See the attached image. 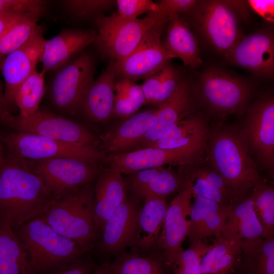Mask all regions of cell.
Here are the masks:
<instances>
[{"instance_id": "obj_10", "label": "cell", "mask_w": 274, "mask_h": 274, "mask_svg": "<svg viewBox=\"0 0 274 274\" xmlns=\"http://www.w3.org/2000/svg\"><path fill=\"white\" fill-rule=\"evenodd\" d=\"M199 91L206 105L222 118L242 112L251 93L249 86L244 80L216 68L203 73Z\"/></svg>"}, {"instance_id": "obj_37", "label": "cell", "mask_w": 274, "mask_h": 274, "mask_svg": "<svg viewBox=\"0 0 274 274\" xmlns=\"http://www.w3.org/2000/svg\"><path fill=\"white\" fill-rule=\"evenodd\" d=\"M254 211L263 232L264 238L273 237L274 189L265 181L251 191Z\"/></svg>"}, {"instance_id": "obj_9", "label": "cell", "mask_w": 274, "mask_h": 274, "mask_svg": "<svg viewBox=\"0 0 274 274\" xmlns=\"http://www.w3.org/2000/svg\"><path fill=\"white\" fill-rule=\"evenodd\" d=\"M26 161L42 179L53 199L80 188L92 181L99 171L96 162L71 158Z\"/></svg>"}, {"instance_id": "obj_47", "label": "cell", "mask_w": 274, "mask_h": 274, "mask_svg": "<svg viewBox=\"0 0 274 274\" xmlns=\"http://www.w3.org/2000/svg\"><path fill=\"white\" fill-rule=\"evenodd\" d=\"M251 7L263 18L273 22V1H248Z\"/></svg>"}, {"instance_id": "obj_13", "label": "cell", "mask_w": 274, "mask_h": 274, "mask_svg": "<svg viewBox=\"0 0 274 274\" xmlns=\"http://www.w3.org/2000/svg\"><path fill=\"white\" fill-rule=\"evenodd\" d=\"M241 134L250 151L265 168L274 166V100L271 97L259 100L249 109Z\"/></svg>"}, {"instance_id": "obj_4", "label": "cell", "mask_w": 274, "mask_h": 274, "mask_svg": "<svg viewBox=\"0 0 274 274\" xmlns=\"http://www.w3.org/2000/svg\"><path fill=\"white\" fill-rule=\"evenodd\" d=\"M93 200L90 189L79 188L53 199L46 211L38 218L87 251L93 246L97 232Z\"/></svg>"}, {"instance_id": "obj_18", "label": "cell", "mask_w": 274, "mask_h": 274, "mask_svg": "<svg viewBox=\"0 0 274 274\" xmlns=\"http://www.w3.org/2000/svg\"><path fill=\"white\" fill-rule=\"evenodd\" d=\"M194 110L190 88L185 81L180 80L173 94L156 109L154 124L130 151L150 147L175 123L193 114Z\"/></svg>"}, {"instance_id": "obj_38", "label": "cell", "mask_w": 274, "mask_h": 274, "mask_svg": "<svg viewBox=\"0 0 274 274\" xmlns=\"http://www.w3.org/2000/svg\"><path fill=\"white\" fill-rule=\"evenodd\" d=\"M212 245L203 240L191 242L190 247L183 249L171 265L174 274H202L201 261Z\"/></svg>"}, {"instance_id": "obj_54", "label": "cell", "mask_w": 274, "mask_h": 274, "mask_svg": "<svg viewBox=\"0 0 274 274\" xmlns=\"http://www.w3.org/2000/svg\"><path fill=\"white\" fill-rule=\"evenodd\" d=\"M224 274H231V272H230V273H224Z\"/></svg>"}, {"instance_id": "obj_5", "label": "cell", "mask_w": 274, "mask_h": 274, "mask_svg": "<svg viewBox=\"0 0 274 274\" xmlns=\"http://www.w3.org/2000/svg\"><path fill=\"white\" fill-rule=\"evenodd\" d=\"M167 22V19L157 13L134 19L122 18L117 12L109 16L98 15L95 43L105 57L119 62L139 46L151 30Z\"/></svg>"}, {"instance_id": "obj_29", "label": "cell", "mask_w": 274, "mask_h": 274, "mask_svg": "<svg viewBox=\"0 0 274 274\" xmlns=\"http://www.w3.org/2000/svg\"><path fill=\"white\" fill-rule=\"evenodd\" d=\"M242 242L223 235L215 237L214 244L202 258V274L230 273L242 255Z\"/></svg>"}, {"instance_id": "obj_34", "label": "cell", "mask_w": 274, "mask_h": 274, "mask_svg": "<svg viewBox=\"0 0 274 274\" xmlns=\"http://www.w3.org/2000/svg\"><path fill=\"white\" fill-rule=\"evenodd\" d=\"M45 74L35 70L22 84L17 92L15 105L22 116H27L36 112L45 92Z\"/></svg>"}, {"instance_id": "obj_40", "label": "cell", "mask_w": 274, "mask_h": 274, "mask_svg": "<svg viewBox=\"0 0 274 274\" xmlns=\"http://www.w3.org/2000/svg\"><path fill=\"white\" fill-rule=\"evenodd\" d=\"M185 174L191 180L192 197H200L223 204H231L234 202L228 196L195 175L190 169Z\"/></svg>"}, {"instance_id": "obj_19", "label": "cell", "mask_w": 274, "mask_h": 274, "mask_svg": "<svg viewBox=\"0 0 274 274\" xmlns=\"http://www.w3.org/2000/svg\"><path fill=\"white\" fill-rule=\"evenodd\" d=\"M140 211L134 202L126 198L106 222L100 248L115 252L132 244L137 237Z\"/></svg>"}, {"instance_id": "obj_2", "label": "cell", "mask_w": 274, "mask_h": 274, "mask_svg": "<svg viewBox=\"0 0 274 274\" xmlns=\"http://www.w3.org/2000/svg\"><path fill=\"white\" fill-rule=\"evenodd\" d=\"M204 159L227 182L236 200L264 181L240 131L222 123L210 130Z\"/></svg>"}, {"instance_id": "obj_6", "label": "cell", "mask_w": 274, "mask_h": 274, "mask_svg": "<svg viewBox=\"0 0 274 274\" xmlns=\"http://www.w3.org/2000/svg\"><path fill=\"white\" fill-rule=\"evenodd\" d=\"M1 140L7 146L10 155L26 161L71 158L96 163L105 157L102 152L91 146L32 133L15 131L6 134Z\"/></svg>"}, {"instance_id": "obj_31", "label": "cell", "mask_w": 274, "mask_h": 274, "mask_svg": "<svg viewBox=\"0 0 274 274\" xmlns=\"http://www.w3.org/2000/svg\"><path fill=\"white\" fill-rule=\"evenodd\" d=\"M138 220L137 240L142 247L153 245L160 233L168 205L165 197L148 196L145 197Z\"/></svg>"}, {"instance_id": "obj_11", "label": "cell", "mask_w": 274, "mask_h": 274, "mask_svg": "<svg viewBox=\"0 0 274 274\" xmlns=\"http://www.w3.org/2000/svg\"><path fill=\"white\" fill-rule=\"evenodd\" d=\"M94 62L82 54L68 63L54 78L50 87L52 102L59 109L74 112L80 108L87 90L93 82Z\"/></svg>"}, {"instance_id": "obj_27", "label": "cell", "mask_w": 274, "mask_h": 274, "mask_svg": "<svg viewBox=\"0 0 274 274\" xmlns=\"http://www.w3.org/2000/svg\"><path fill=\"white\" fill-rule=\"evenodd\" d=\"M221 233L244 242L263 237V232L254 211L251 193L232 203Z\"/></svg>"}, {"instance_id": "obj_3", "label": "cell", "mask_w": 274, "mask_h": 274, "mask_svg": "<svg viewBox=\"0 0 274 274\" xmlns=\"http://www.w3.org/2000/svg\"><path fill=\"white\" fill-rule=\"evenodd\" d=\"M13 230L27 254L32 273L52 271L76 262L86 252L38 218Z\"/></svg>"}, {"instance_id": "obj_33", "label": "cell", "mask_w": 274, "mask_h": 274, "mask_svg": "<svg viewBox=\"0 0 274 274\" xmlns=\"http://www.w3.org/2000/svg\"><path fill=\"white\" fill-rule=\"evenodd\" d=\"M115 89L113 115L119 118L126 119L146 104L141 86L129 79L116 80Z\"/></svg>"}, {"instance_id": "obj_36", "label": "cell", "mask_w": 274, "mask_h": 274, "mask_svg": "<svg viewBox=\"0 0 274 274\" xmlns=\"http://www.w3.org/2000/svg\"><path fill=\"white\" fill-rule=\"evenodd\" d=\"M109 274H165L161 260L124 254L105 267Z\"/></svg>"}, {"instance_id": "obj_17", "label": "cell", "mask_w": 274, "mask_h": 274, "mask_svg": "<svg viewBox=\"0 0 274 274\" xmlns=\"http://www.w3.org/2000/svg\"><path fill=\"white\" fill-rule=\"evenodd\" d=\"M235 65L260 76L272 75L274 69V42L265 31L251 34L239 39L227 55Z\"/></svg>"}, {"instance_id": "obj_7", "label": "cell", "mask_w": 274, "mask_h": 274, "mask_svg": "<svg viewBox=\"0 0 274 274\" xmlns=\"http://www.w3.org/2000/svg\"><path fill=\"white\" fill-rule=\"evenodd\" d=\"M0 118L16 131L94 148L98 143L96 137L81 125L47 110L39 109L25 117L19 114L13 116L6 112Z\"/></svg>"}, {"instance_id": "obj_16", "label": "cell", "mask_w": 274, "mask_h": 274, "mask_svg": "<svg viewBox=\"0 0 274 274\" xmlns=\"http://www.w3.org/2000/svg\"><path fill=\"white\" fill-rule=\"evenodd\" d=\"M163 25L151 30L139 46L124 59L115 62L116 78L132 81L145 79L175 58L160 41Z\"/></svg>"}, {"instance_id": "obj_46", "label": "cell", "mask_w": 274, "mask_h": 274, "mask_svg": "<svg viewBox=\"0 0 274 274\" xmlns=\"http://www.w3.org/2000/svg\"><path fill=\"white\" fill-rule=\"evenodd\" d=\"M162 68L146 78L143 83L140 85L146 104H153L161 81Z\"/></svg>"}, {"instance_id": "obj_14", "label": "cell", "mask_w": 274, "mask_h": 274, "mask_svg": "<svg viewBox=\"0 0 274 274\" xmlns=\"http://www.w3.org/2000/svg\"><path fill=\"white\" fill-rule=\"evenodd\" d=\"M183 178V185L168 206L161 231L156 242L163 251L164 263L170 266L183 249L182 245L188 236L190 225L187 218L192 197V183L188 175H184Z\"/></svg>"}, {"instance_id": "obj_45", "label": "cell", "mask_w": 274, "mask_h": 274, "mask_svg": "<svg viewBox=\"0 0 274 274\" xmlns=\"http://www.w3.org/2000/svg\"><path fill=\"white\" fill-rule=\"evenodd\" d=\"M198 3L195 0H162L157 3L158 10L156 13L168 20L170 16L194 9Z\"/></svg>"}, {"instance_id": "obj_24", "label": "cell", "mask_w": 274, "mask_h": 274, "mask_svg": "<svg viewBox=\"0 0 274 274\" xmlns=\"http://www.w3.org/2000/svg\"><path fill=\"white\" fill-rule=\"evenodd\" d=\"M116 78L115 62L111 60L108 67L93 81L83 98L80 107L91 119L102 122L113 115Z\"/></svg>"}, {"instance_id": "obj_51", "label": "cell", "mask_w": 274, "mask_h": 274, "mask_svg": "<svg viewBox=\"0 0 274 274\" xmlns=\"http://www.w3.org/2000/svg\"><path fill=\"white\" fill-rule=\"evenodd\" d=\"M93 274H109L106 269L104 268H99L97 269Z\"/></svg>"}, {"instance_id": "obj_12", "label": "cell", "mask_w": 274, "mask_h": 274, "mask_svg": "<svg viewBox=\"0 0 274 274\" xmlns=\"http://www.w3.org/2000/svg\"><path fill=\"white\" fill-rule=\"evenodd\" d=\"M204 158V150L148 147L129 152L111 154L107 158L110 167L121 174H130L166 164L185 166Z\"/></svg>"}, {"instance_id": "obj_20", "label": "cell", "mask_w": 274, "mask_h": 274, "mask_svg": "<svg viewBox=\"0 0 274 274\" xmlns=\"http://www.w3.org/2000/svg\"><path fill=\"white\" fill-rule=\"evenodd\" d=\"M97 32L67 29L46 41L40 61L44 74L63 66L69 59L86 46L95 43Z\"/></svg>"}, {"instance_id": "obj_32", "label": "cell", "mask_w": 274, "mask_h": 274, "mask_svg": "<svg viewBox=\"0 0 274 274\" xmlns=\"http://www.w3.org/2000/svg\"><path fill=\"white\" fill-rule=\"evenodd\" d=\"M242 255L255 274H274L273 237L243 242Z\"/></svg>"}, {"instance_id": "obj_15", "label": "cell", "mask_w": 274, "mask_h": 274, "mask_svg": "<svg viewBox=\"0 0 274 274\" xmlns=\"http://www.w3.org/2000/svg\"><path fill=\"white\" fill-rule=\"evenodd\" d=\"M46 41L39 26L24 44L4 58L1 70L5 81L4 102L7 110L8 107L15 105V96L20 86L36 70Z\"/></svg>"}, {"instance_id": "obj_28", "label": "cell", "mask_w": 274, "mask_h": 274, "mask_svg": "<svg viewBox=\"0 0 274 274\" xmlns=\"http://www.w3.org/2000/svg\"><path fill=\"white\" fill-rule=\"evenodd\" d=\"M165 44V48L176 58L182 60L185 65L192 68L199 67L202 61L200 56L197 40L178 14L170 16Z\"/></svg>"}, {"instance_id": "obj_44", "label": "cell", "mask_w": 274, "mask_h": 274, "mask_svg": "<svg viewBox=\"0 0 274 274\" xmlns=\"http://www.w3.org/2000/svg\"><path fill=\"white\" fill-rule=\"evenodd\" d=\"M46 2L38 0H0V13L20 11L40 17L45 11Z\"/></svg>"}, {"instance_id": "obj_50", "label": "cell", "mask_w": 274, "mask_h": 274, "mask_svg": "<svg viewBox=\"0 0 274 274\" xmlns=\"http://www.w3.org/2000/svg\"><path fill=\"white\" fill-rule=\"evenodd\" d=\"M0 109L2 111L3 113L8 112L4 105V91H3V85L0 81Z\"/></svg>"}, {"instance_id": "obj_26", "label": "cell", "mask_w": 274, "mask_h": 274, "mask_svg": "<svg viewBox=\"0 0 274 274\" xmlns=\"http://www.w3.org/2000/svg\"><path fill=\"white\" fill-rule=\"evenodd\" d=\"M129 184L144 198L148 196L165 197L181 189L183 178L168 168L158 166L130 174Z\"/></svg>"}, {"instance_id": "obj_35", "label": "cell", "mask_w": 274, "mask_h": 274, "mask_svg": "<svg viewBox=\"0 0 274 274\" xmlns=\"http://www.w3.org/2000/svg\"><path fill=\"white\" fill-rule=\"evenodd\" d=\"M40 16L27 14L16 21L0 39V59L24 44L39 27Z\"/></svg>"}, {"instance_id": "obj_1", "label": "cell", "mask_w": 274, "mask_h": 274, "mask_svg": "<svg viewBox=\"0 0 274 274\" xmlns=\"http://www.w3.org/2000/svg\"><path fill=\"white\" fill-rule=\"evenodd\" d=\"M53 199L26 161L5 157L0 163V220L14 229L42 215Z\"/></svg>"}, {"instance_id": "obj_49", "label": "cell", "mask_w": 274, "mask_h": 274, "mask_svg": "<svg viewBox=\"0 0 274 274\" xmlns=\"http://www.w3.org/2000/svg\"><path fill=\"white\" fill-rule=\"evenodd\" d=\"M89 270L88 264L77 261L53 270L49 274H89Z\"/></svg>"}, {"instance_id": "obj_22", "label": "cell", "mask_w": 274, "mask_h": 274, "mask_svg": "<svg viewBox=\"0 0 274 274\" xmlns=\"http://www.w3.org/2000/svg\"><path fill=\"white\" fill-rule=\"evenodd\" d=\"M126 188L121 174L112 167L99 175L94 188V217L97 230L102 231L107 220L127 198Z\"/></svg>"}, {"instance_id": "obj_48", "label": "cell", "mask_w": 274, "mask_h": 274, "mask_svg": "<svg viewBox=\"0 0 274 274\" xmlns=\"http://www.w3.org/2000/svg\"><path fill=\"white\" fill-rule=\"evenodd\" d=\"M27 14L29 13L15 11L0 13V39L11 25Z\"/></svg>"}, {"instance_id": "obj_42", "label": "cell", "mask_w": 274, "mask_h": 274, "mask_svg": "<svg viewBox=\"0 0 274 274\" xmlns=\"http://www.w3.org/2000/svg\"><path fill=\"white\" fill-rule=\"evenodd\" d=\"M65 6L76 15L88 17L107 10L116 4L112 0H72L64 2Z\"/></svg>"}, {"instance_id": "obj_30", "label": "cell", "mask_w": 274, "mask_h": 274, "mask_svg": "<svg viewBox=\"0 0 274 274\" xmlns=\"http://www.w3.org/2000/svg\"><path fill=\"white\" fill-rule=\"evenodd\" d=\"M0 274H32L27 254L13 229L1 220Z\"/></svg>"}, {"instance_id": "obj_52", "label": "cell", "mask_w": 274, "mask_h": 274, "mask_svg": "<svg viewBox=\"0 0 274 274\" xmlns=\"http://www.w3.org/2000/svg\"><path fill=\"white\" fill-rule=\"evenodd\" d=\"M1 141H2V140H1V138H0V163L4 160L5 157L4 155L3 147Z\"/></svg>"}, {"instance_id": "obj_41", "label": "cell", "mask_w": 274, "mask_h": 274, "mask_svg": "<svg viewBox=\"0 0 274 274\" xmlns=\"http://www.w3.org/2000/svg\"><path fill=\"white\" fill-rule=\"evenodd\" d=\"M116 4L118 8L117 13L126 19H136L144 13H156L158 10L157 3L150 0H117Z\"/></svg>"}, {"instance_id": "obj_21", "label": "cell", "mask_w": 274, "mask_h": 274, "mask_svg": "<svg viewBox=\"0 0 274 274\" xmlns=\"http://www.w3.org/2000/svg\"><path fill=\"white\" fill-rule=\"evenodd\" d=\"M189 213L187 237L190 242L216 237L223 230L231 204H223L200 197H194Z\"/></svg>"}, {"instance_id": "obj_39", "label": "cell", "mask_w": 274, "mask_h": 274, "mask_svg": "<svg viewBox=\"0 0 274 274\" xmlns=\"http://www.w3.org/2000/svg\"><path fill=\"white\" fill-rule=\"evenodd\" d=\"M195 175L206 180L210 184L236 201L233 192L225 180L204 159L187 166Z\"/></svg>"}, {"instance_id": "obj_43", "label": "cell", "mask_w": 274, "mask_h": 274, "mask_svg": "<svg viewBox=\"0 0 274 274\" xmlns=\"http://www.w3.org/2000/svg\"><path fill=\"white\" fill-rule=\"evenodd\" d=\"M162 71L160 87L153 104L157 108L173 94L180 81L178 72L168 63L162 67Z\"/></svg>"}, {"instance_id": "obj_23", "label": "cell", "mask_w": 274, "mask_h": 274, "mask_svg": "<svg viewBox=\"0 0 274 274\" xmlns=\"http://www.w3.org/2000/svg\"><path fill=\"white\" fill-rule=\"evenodd\" d=\"M210 130L204 119L193 114L175 123L149 147L204 150Z\"/></svg>"}, {"instance_id": "obj_25", "label": "cell", "mask_w": 274, "mask_h": 274, "mask_svg": "<svg viewBox=\"0 0 274 274\" xmlns=\"http://www.w3.org/2000/svg\"><path fill=\"white\" fill-rule=\"evenodd\" d=\"M156 109L135 113L101 136L102 146L112 154L129 152L154 124Z\"/></svg>"}, {"instance_id": "obj_53", "label": "cell", "mask_w": 274, "mask_h": 274, "mask_svg": "<svg viewBox=\"0 0 274 274\" xmlns=\"http://www.w3.org/2000/svg\"><path fill=\"white\" fill-rule=\"evenodd\" d=\"M3 114V112L0 109V116H1Z\"/></svg>"}, {"instance_id": "obj_8", "label": "cell", "mask_w": 274, "mask_h": 274, "mask_svg": "<svg viewBox=\"0 0 274 274\" xmlns=\"http://www.w3.org/2000/svg\"><path fill=\"white\" fill-rule=\"evenodd\" d=\"M235 1H207L196 6L195 19L203 36L226 56L239 40L237 6Z\"/></svg>"}]
</instances>
